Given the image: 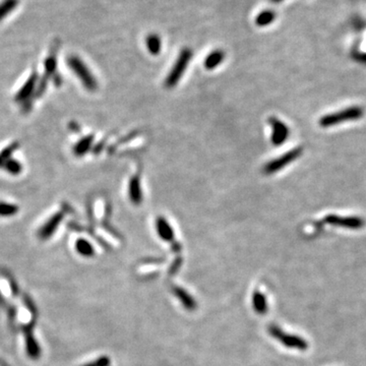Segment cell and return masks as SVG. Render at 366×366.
I'll return each mask as SVG.
<instances>
[{
    "instance_id": "cell-1",
    "label": "cell",
    "mask_w": 366,
    "mask_h": 366,
    "mask_svg": "<svg viewBox=\"0 0 366 366\" xmlns=\"http://www.w3.org/2000/svg\"><path fill=\"white\" fill-rule=\"evenodd\" d=\"M267 331L269 336L279 341V343L285 346L286 348L296 349L299 351H306L308 349V347H310L307 341L304 340L302 337L284 332L281 327H279L276 324L269 325L267 327Z\"/></svg>"
},
{
    "instance_id": "cell-2",
    "label": "cell",
    "mask_w": 366,
    "mask_h": 366,
    "mask_svg": "<svg viewBox=\"0 0 366 366\" xmlns=\"http://www.w3.org/2000/svg\"><path fill=\"white\" fill-rule=\"evenodd\" d=\"M67 64L88 91L94 92L97 90L98 84L95 76L92 74L91 70L88 68L85 62L81 60L78 56H69L67 59Z\"/></svg>"
},
{
    "instance_id": "cell-3",
    "label": "cell",
    "mask_w": 366,
    "mask_h": 366,
    "mask_svg": "<svg viewBox=\"0 0 366 366\" xmlns=\"http://www.w3.org/2000/svg\"><path fill=\"white\" fill-rule=\"evenodd\" d=\"M191 57H192V51L189 48H184L180 52L174 66H173V68L169 72L167 79L165 81V86L167 88H173L178 84V82L182 78L184 71L186 70L188 66L189 61L191 60Z\"/></svg>"
},
{
    "instance_id": "cell-4",
    "label": "cell",
    "mask_w": 366,
    "mask_h": 366,
    "mask_svg": "<svg viewBox=\"0 0 366 366\" xmlns=\"http://www.w3.org/2000/svg\"><path fill=\"white\" fill-rule=\"evenodd\" d=\"M35 324L36 320H30L28 323L21 325V330L25 340L26 353L32 360H38L42 354L41 347L35 337Z\"/></svg>"
},
{
    "instance_id": "cell-5",
    "label": "cell",
    "mask_w": 366,
    "mask_h": 366,
    "mask_svg": "<svg viewBox=\"0 0 366 366\" xmlns=\"http://www.w3.org/2000/svg\"><path fill=\"white\" fill-rule=\"evenodd\" d=\"M362 115H363V109L360 108V107L347 108V109H345L343 111H340L338 113L323 116L320 119L319 124L322 127H329V126H332V125H337V124H339L341 122H344V121L358 119V118L362 117Z\"/></svg>"
},
{
    "instance_id": "cell-6",
    "label": "cell",
    "mask_w": 366,
    "mask_h": 366,
    "mask_svg": "<svg viewBox=\"0 0 366 366\" xmlns=\"http://www.w3.org/2000/svg\"><path fill=\"white\" fill-rule=\"evenodd\" d=\"M38 84H39V78H38L37 72H32L25 84L18 90V92L14 96V101L21 104L22 107L26 110L29 108L28 104L31 103L34 96H36Z\"/></svg>"
},
{
    "instance_id": "cell-7",
    "label": "cell",
    "mask_w": 366,
    "mask_h": 366,
    "mask_svg": "<svg viewBox=\"0 0 366 366\" xmlns=\"http://www.w3.org/2000/svg\"><path fill=\"white\" fill-rule=\"evenodd\" d=\"M63 219H64V211L63 210L56 211V213L53 214L39 228V230H38V232H37L38 238L41 239V240L50 239L53 236V234L56 232V230L58 229V227L60 226Z\"/></svg>"
},
{
    "instance_id": "cell-8",
    "label": "cell",
    "mask_w": 366,
    "mask_h": 366,
    "mask_svg": "<svg viewBox=\"0 0 366 366\" xmlns=\"http://www.w3.org/2000/svg\"><path fill=\"white\" fill-rule=\"evenodd\" d=\"M301 153H302V149H300V148L289 151L288 153L284 154V155L281 156L280 158L275 159L272 162H269L268 164H266L265 167H264V172L266 173V174H273V173L278 172L279 170H281L282 168H284L288 164H290L292 161L296 160L301 155Z\"/></svg>"
},
{
    "instance_id": "cell-9",
    "label": "cell",
    "mask_w": 366,
    "mask_h": 366,
    "mask_svg": "<svg viewBox=\"0 0 366 366\" xmlns=\"http://www.w3.org/2000/svg\"><path fill=\"white\" fill-rule=\"evenodd\" d=\"M324 221L331 225L349 229H360L365 225V222L362 219L356 217H339L336 215H329L325 217Z\"/></svg>"
},
{
    "instance_id": "cell-10",
    "label": "cell",
    "mask_w": 366,
    "mask_h": 366,
    "mask_svg": "<svg viewBox=\"0 0 366 366\" xmlns=\"http://www.w3.org/2000/svg\"><path fill=\"white\" fill-rule=\"evenodd\" d=\"M269 123H271L273 127L272 143L275 146L282 145L287 140L288 134H289V129L287 125L275 117H272L271 119H269Z\"/></svg>"
},
{
    "instance_id": "cell-11",
    "label": "cell",
    "mask_w": 366,
    "mask_h": 366,
    "mask_svg": "<svg viewBox=\"0 0 366 366\" xmlns=\"http://www.w3.org/2000/svg\"><path fill=\"white\" fill-rule=\"evenodd\" d=\"M128 194L131 203L136 206L141 205L143 201V191L141 186V177L139 174L134 175L129 181Z\"/></svg>"
},
{
    "instance_id": "cell-12",
    "label": "cell",
    "mask_w": 366,
    "mask_h": 366,
    "mask_svg": "<svg viewBox=\"0 0 366 366\" xmlns=\"http://www.w3.org/2000/svg\"><path fill=\"white\" fill-rule=\"evenodd\" d=\"M156 225H157V232L163 240L167 242L174 241V232H173V229L171 228V226L169 225V223L167 222L165 218L159 217L157 219Z\"/></svg>"
},
{
    "instance_id": "cell-13",
    "label": "cell",
    "mask_w": 366,
    "mask_h": 366,
    "mask_svg": "<svg viewBox=\"0 0 366 366\" xmlns=\"http://www.w3.org/2000/svg\"><path fill=\"white\" fill-rule=\"evenodd\" d=\"M174 295L179 299L181 304L186 308L187 311L194 312V311L197 310L198 304H197L196 300L192 298V296L188 292L183 290L182 288L175 287L174 288Z\"/></svg>"
},
{
    "instance_id": "cell-14",
    "label": "cell",
    "mask_w": 366,
    "mask_h": 366,
    "mask_svg": "<svg viewBox=\"0 0 366 366\" xmlns=\"http://www.w3.org/2000/svg\"><path fill=\"white\" fill-rule=\"evenodd\" d=\"M225 58V53L222 50H215L210 52L205 60V67L209 70L214 69L223 62Z\"/></svg>"
},
{
    "instance_id": "cell-15",
    "label": "cell",
    "mask_w": 366,
    "mask_h": 366,
    "mask_svg": "<svg viewBox=\"0 0 366 366\" xmlns=\"http://www.w3.org/2000/svg\"><path fill=\"white\" fill-rule=\"evenodd\" d=\"M253 306L254 310L258 314H265L268 311L267 301L265 296L260 292L256 291L253 295Z\"/></svg>"
},
{
    "instance_id": "cell-16",
    "label": "cell",
    "mask_w": 366,
    "mask_h": 366,
    "mask_svg": "<svg viewBox=\"0 0 366 366\" xmlns=\"http://www.w3.org/2000/svg\"><path fill=\"white\" fill-rule=\"evenodd\" d=\"M94 142V136H87L85 138H83L82 140H80L78 143H76L73 147V154L75 156L78 157H82L84 156L85 154H87Z\"/></svg>"
},
{
    "instance_id": "cell-17",
    "label": "cell",
    "mask_w": 366,
    "mask_h": 366,
    "mask_svg": "<svg viewBox=\"0 0 366 366\" xmlns=\"http://www.w3.org/2000/svg\"><path fill=\"white\" fill-rule=\"evenodd\" d=\"M75 249L78 254L84 258H92L95 256V248L88 240L84 238L76 240Z\"/></svg>"
},
{
    "instance_id": "cell-18",
    "label": "cell",
    "mask_w": 366,
    "mask_h": 366,
    "mask_svg": "<svg viewBox=\"0 0 366 366\" xmlns=\"http://www.w3.org/2000/svg\"><path fill=\"white\" fill-rule=\"evenodd\" d=\"M146 44H147L148 50L151 54L157 55V54L160 53L162 43H161L160 37L158 35H156V34L149 35L147 37V39H146Z\"/></svg>"
},
{
    "instance_id": "cell-19",
    "label": "cell",
    "mask_w": 366,
    "mask_h": 366,
    "mask_svg": "<svg viewBox=\"0 0 366 366\" xmlns=\"http://www.w3.org/2000/svg\"><path fill=\"white\" fill-rule=\"evenodd\" d=\"M18 210H20L18 206L11 203L0 201V217L1 218L13 217L18 213Z\"/></svg>"
},
{
    "instance_id": "cell-20",
    "label": "cell",
    "mask_w": 366,
    "mask_h": 366,
    "mask_svg": "<svg viewBox=\"0 0 366 366\" xmlns=\"http://www.w3.org/2000/svg\"><path fill=\"white\" fill-rule=\"evenodd\" d=\"M2 169H4L7 173H9L10 175L15 176V175H20L23 172V165L20 163V161H17L13 158H10L4 163Z\"/></svg>"
},
{
    "instance_id": "cell-21",
    "label": "cell",
    "mask_w": 366,
    "mask_h": 366,
    "mask_svg": "<svg viewBox=\"0 0 366 366\" xmlns=\"http://www.w3.org/2000/svg\"><path fill=\"white\" fill-rule=\"evenodd\" d=\"M276 17V14L274 11L272 10H264L262 12H261L257 18H256V24L259 27H265L267 25L271 24Z\"/></svg>"
},
{
    "instance_id": "cell-22",
    "label": "cell",
    "mask_w": 366,
    "mask_h": 366,
    "mask_svg": "<svg viewBox=\"0 0 366 366\" xmlns=\"http://www.w3.org/2000/svg\"><path fill=\"white\" fill-rule=\"evenodd\" d=\"M18 149V143H12L11 145L4 148L1 152H0V168L2 169L4 163L12 158V154Z\"/></svg>"
},
{
    "instance_id": "cell-23",
    "label": "cell",
    "mask_w": 366,
    "mask_h": 366,
    "mask_svg": "<svg viewBox=\"0 0 366 366\" xmlns=\"http://www.w3.org/2000/svg\"><path fill=\"white\" fill-rule=\"evenodd\" d=\"M110 363H111V361H110V358L108 356H102L98 359H96L95 361L84 364L83 366H109Z\"/></svg>"
},
{
    "instance_id": "cell-24",
    "label": "cell",
    "mask_w": 366,
    "mask_h": 366,
    "mask_svg": "<svg viewBox=\"0 0 366 366\" xmlns=\"http://www.w3.org/2000/svg\"><path fill=\"white\" fill-rule=\"evenodd\" d=\"M271 1H272V2H274V3H279V2L283 1V0H271Z\"/></svg>"
}]
</instances>
